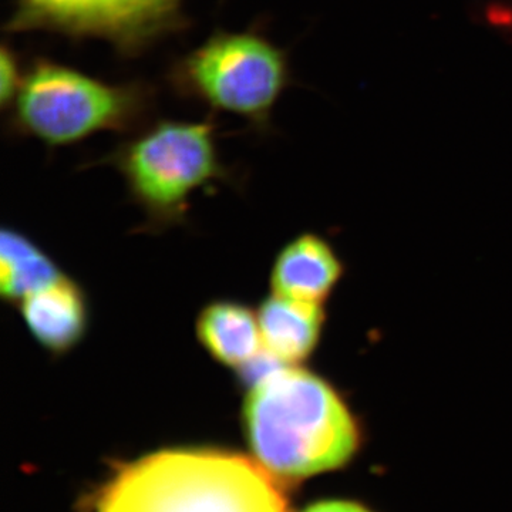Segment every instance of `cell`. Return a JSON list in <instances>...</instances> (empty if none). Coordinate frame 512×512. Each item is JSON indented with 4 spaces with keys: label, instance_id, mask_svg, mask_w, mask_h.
I'll return each instance as SVG.
<instances>
[{
    "label": "cell",
    "instance_id": "6",
    "mask_svg": "<svg viewBox=\"0 0 512 512\" xmlns=\"http://www.w3.org/2000/svg\"><path fill=\"white\" fill-rule=\"evenodd\" d=\"M181 0H20L26 18L111 39H136L163 23Z\"/></svg>",
    "mask_w": 512,
    "mask_h": 512
},
{
    "label": "cell",
    "instance_id": "9",
    "mask_svg": "<svg viewBox=\"0 0 512 512\" xmlns=\"http://www.w3.org/2000/svg\"><path fill=\"white\" fill-rule=\"evenodd\" d=\"M262 345L285 365H303L315 353L325 325L320 303L269 295L259 305Z\"/></svg>",
    "mask_w": 512,
    "mask_h": 512
},
{
    "label": "cell",
    "instance_id": "4",
    "mask_svg": "<svg viewBox=\"0 0 512 512\" xmlns=\"http://www.w3.org/2000/svg\"><path fill=\"white\" fill-rule=\"evenodd\" d=\"M144 94L60 64L37 62L15 99L16 127L49 147L70 146L106 130H123L143 111Z\"/></svg>",
    "mask_w": 512,
    "mask_h": 512
},
{
    "label": "cell",
    "instance_id": "13",
    "mask_svg": "<svg viewBox=\"0 0 512 512\" xmlns=\"http://www.w3.org/2000/svg\"><path fill=\"white\" fill-rule=\"evenodd\" d=\"M303 512H370L362 505L355 503H348V501H326V503H319L312 505L308 510Z\"/></svg>",
    "mask_w": 512,
    "mask_h": 512
},
{
    "label": "cell",
    "instance_id": "12",
    "mask_svg": "<svg viewBox=\"0 0 512 512\" xmlns=\"http://www.w3.org/2000/svg\"><path fill=\"white\" fill-rule=\"evenodd\" d=\"M22 80L18 59L13 55L12 50L3 47L2 57H0V96H2L3 106L15 99Z\"/></svg>",
    "mask_w": 512,
    "mask_h": 512
},
{
    "label": "cell",
    "instance_id": "1",
    "mask_svg": "<svg viewBox=\"0 0 512 512\" xmlns=\"http://www.w3.org/2000/svg\"><path fill=\"white\" fill-rule=\"evenodd\" d=\"M244 383L242 429L256 461L275 477L316 476L355 456L359 423L325 377L272 360L254 367Z\"/></svg>",
    "mask_w": 512,
    "mask_h": 512
},
{
    "label": "cell",
    "instance_id": "5",
    "mask_svg": "<svg viewBox=\"0 0 512 512\" xmlns=\"http://www.w3.org/2000/svg\"><path fill=\"white\" fill-rule=\"evenodd\" d=\"M175 80L210 106L266 126L292 83L288 53L259 33H217L181 60Z\"/></svg>",
    "mask_w": 512,
    "mask_h": 512
},
{
    "label": "cell",
    "instance_id": "11",
    "mask_svg": "<svg viewBox=\"0 0 512 512\" xmlns=\"http://www.w3.org/2000/svg\"><path fill=\"white\" fill-rule=\"evenodd\" d=\"M52 258L32 239L16 229L5 228L0 238V292L10 303H19L29 295L63 278Z\"/></svg>",
    "mask_w": 512,
    "mask_h": 512
},
{
    "label": "cell",
    "instance_id": "2",
    "mask_svg": "<svg viewBox=\"0 0 512 512\" xmlns=\"http://www.w3.org/2000/svg\"><path fill=\"white\" fill-rule=\"evenodd\" d=\"M274 474L220 448H167L117 468L93 512H286Z\"/></svg>",
    "mask_w": 512,
    "mask_h": 512
},
{
    "label": "cell",
    "instance_id": "8",
    "mask_svg": "<svg viewBox=\"0 0 512 512\" xmlns=\"http://www.w3.org/2000/svg\"><path fill=\"white\" fill-rule=\"evenodd\" d=\"M342 276L343 264L332 245L319 235L302 234L276 256L272 293L322 305Z\"/></svg>",
    "mask_w": 512,
    "mask_h": 512
},
{
    "label": "cell",
    "instance_id": "3",
    "mask_svg": "<svg viewBox=\"0 0 512 512\" xmlns=\"http://www.w3.org/2000/svg\"><path fill=\"white\" fill-rule=\"evenodd\" d=\"M128 191L157 227L181 222L195 191L227 180L212 121H160L114 156Z\"/></svg>",
    "mask_w": 512,
    "mask_h": 512
},
{
    "label": "cell",
    "instance_id": "10",
    "mask_svg": "<svg viewBox=\"0 0 512 512\" xmlns=\"http://www.w3.org/2000/svg\"><path fill=\"white\" fill-rule=\"evenodd\" d=\"M195 333L215 362L239 373L264 352L258 313L244 303H208L198 315Z\"/></svg>",
    "mask_w": 512,
    "mask_h": 512
},
{
    "label": "cell",
    "instance_id": "7",
    "mask_svg": "<svg viewBox=\"0 0 512 512\" xmlns=\"http://www.w3.org/2000/svg\"><path fill=\"white\" fill-rule=\"evenodd\" d=\"M33 339L53 356L72 352L89 326V306L82 288L63 276L19 303Z\"/></svg>",
    "mask_w": 512,
    "mask_h": 512
}]
</instances>
